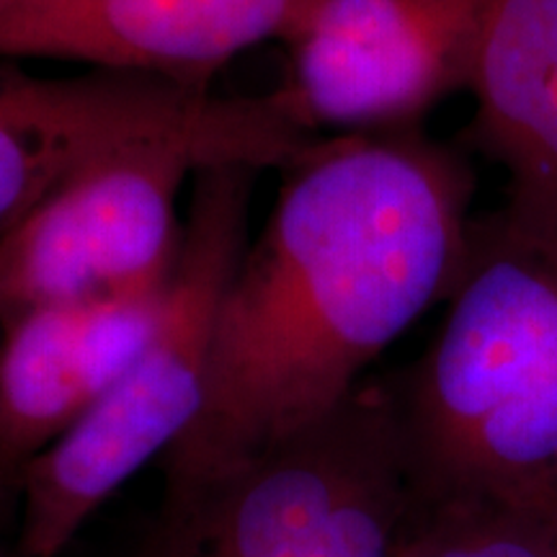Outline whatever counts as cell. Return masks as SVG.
<instances>
[{"instance_id":"1","label":"cell","mask_w":557,"mask_h":557,"mask_svg":"<svg viewBox=\"0 0 557 557\" xmlns=\"http://www.w3.org/2000/svg\"><path fill=\"white\" fill-rule=\"evenodd\" d=\"M282 173L220 302L205 403L165 483L329 416L462 271L475 220L462 148L423 127L320 137Z\"/></svg>"},{"instance_id":"2","label":"cell","mask_w":557,"mask_h":557,"mask_svg":"<svg viewBox=\"0 0 557 557\" xmlns=\"http://www.w3.org/2000/svg\"><path fill=\"white\" fill-rule=\"evenodd\" d=\"M434 344L393 385L416 496L557 513V240L475 218Z\"/></svg>"},{"instance_id":"3","label":"cell","mask_w":557,"mask_h":557,"mask_svg":"<svg viewBox=\"0 0 557 557\" xmlns=\"http://www.w3.org/2000/svg\"><path fill=\"white\" fill-rule=\"evenodd\" d=\"M261 171L205 165L191 178L184 238L156 333L122 380L21 470L18 557H62L94 513L189 431L205 403L225 289L250 243Z\"/></svg>"},{"instance_id":"4","label":"cell","mask_w":557,"mask_h":557,"mask_svg":"<svg viewBox=\"0 0 557 557\" xmlns=\"http://www.w3.org/2000/svg\"><path fill=\"white\" fill-rule=\"evenodd\" d=\"M413 504L393 385L364 380L308 429L165 483L150 557H393Z\"/></svg>"},{"instance_id":"5","label":"cell","mask_w":557,"mask_h":557,"mask_svg":"<svg viewBox=\"0 0 557 557\" xmlns=\"http://www.w3.org/2000/svg\"><path fill=\"white\" fill-rule=\"evenodd\" d=\"M214 163L295 160L256 139L178 132L86 165L0 240V329L37 308L163 292L184 238L178 194Z\"/></svg>"},{"instance_id":"6","label":"cell","mask_w":557,"mask_h":557,"mask_svg":"<svg viewBox=\"0 0 557 557\" xmlns=\"http://www.w3.org/2000/svg\"><path fill=\"white\" fill-rule=\"evenodd\" d=\"M212 132L299 160L318 137L267 96H218L152 75L45 78L0 62V240L70 176L145 139Z\"/></svg>"},{"instance_id":"7","label":"cell","mask_w":557,"mask_h":557,"mask_svg":"<svg viewBox=\"0 0 557 557\" xmlns=\"http://www.w3.org/2000/svg\"><path fill=\"white\" fill-rule=\"evenodd\" d=\"M478 0H305L274 96L312 137L421 127L468 90Z\"/></svg>"},{"instance_id":"8","label":"cell","mask_w":557,"mask_h":557,"mask_svg":"<svg viewBox=\"0 0 557 557\" xmlns=\"http://www.w3.org/2000/svg\"><path fill=\"white\" fill-rule=\"evenodd\" d=\"M305 0H0V60L81 62L207 86L214 70L287 37Z\"/></svg>"},{"instance_id":"9","label":"cell","mask_w":557,"mask_h":557,"mask_svg":"<svg viewBox=\"0 0 557 557\" xmlns=\"http://www.w3.org/2000/svg\"><path fill=\"white\" fill-rule=\"evenodd\" d=\"M165 289L37 308L0 329V480H18L122 380L156 333Z\"/></svg>"},{"instance_id":"10","label":"cell","mask_w":557,"mask_h":557,"mask_svg":"<svg viewBox=\"0 0 557 557\" xmlns=\"http://www.w3.org/2000/svg\"><path fill=\"white\" fill-rule=\"evenodd\" d=\"M468 94L462 148L504 169L498 212L557 240V0H478Z\"/></svg>"},{"instance_id":"11","label":"cell","mask_w":557,"mask_h":557,"mask_svg":"<svg viewBox=\"0 0 557 557\" xmlns=\"http://www.w3.org/2000/svg\"><path fill=\"white\" fill-rule=\"evenodd\" d=\"M393 557H557V513L470 496H416Z\"/></svg>"},{"instance_id":"12","label":"cell","mask_w":557,"mask_h":557,"mask_svg":"<svg viewBox=\"0 0 557 557\" xmlns=\"http://www.w3.org/2000/svg\"><path fill=\"white\" fill-rule=\"evenodd\" d=\"M0 557H3V555H0Z\"/></svg>"}]
</instances>
